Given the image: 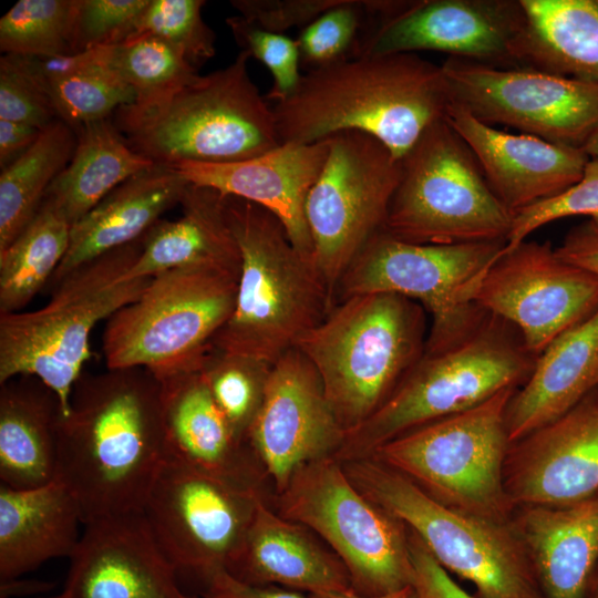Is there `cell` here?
<instances>
[{
    "instance_id": "cell-49",
    "label": "cell",
    "mask_w": 598,
    "mask_h": 598,
    "mask_svg": "<svg viewBox=\"0 0 598 598\" xmlns=\"http://www.w3.org/2000/svg\"><path fill=\"white\" fill-rule=\"evenodd\" d=\"M555 250L563 260L598 277V224L592 219L571 228Z\"/></svg>"
},
{
    "instance_id": "cell-54",
    "label": "cell",
    "mask_w": 598,
    "mask_h": 598,
    "mask_svg": "<svg viewBox=\"0 0 598 598\" xmlns=\"http://www.w3.org/2000/svg\"><path fill=\"white\" fill-rule=\"evenodd\" d=\"M585 598H598V567L589 582Z\"/></svg>"
},
{
    "instance_id": "cell-1",
    "label": "cell",
    "mask_w": 598,
    "mask_h": 598,
    "mask_svg": "<svg viewBox=\"0 0 598 598\" xmlns=\"http://www.w3.org/2000/svg\"><path fill=\"white\" fill-rule=\"evenodd\" d=\"M168 457L161 383L151 372L79 378L59 421L55 481L75 498L83 525L142 512Z\"/></svg>"
},
{
    "instance_id": "cell-52",
    "label": "cell",
    "mask_w": 598,
    "mask_h": 598,
    "mask_svg": "<svg viewBox=\"0 0 598 598\" xmlns=\"http://www.w3.org/2000/svg\"><path fill=\"white\" fill-rule=\"evenodd\" d=\"M310 598H421L419 592L413 586H408L398 591L381 595V596H361L354 592L352 589L346 591H336V592H320L308 595Z\"/></svg>"
},
{
    "instance_id": "cell-32",
    "label": "cell",
    "mask_w": 598,
    "mask_h": 598,
    "mask_svg": "<svg viewBox=\"0 0 598 598\" xmlns=\"http://www.w3.org/2000/svg\"><path fill=\"white\" fill-rule=\"evenodd\" d=\"M514 62L598 84V0H519Z\"/></svg>"
},
{
    "instance_id": "cell-53",
    "label": "cell",
    "mask_w": 598,
    "mask_h": 598,
    "mask_svg": "<svg viewBox=\"0 0 598 598\" xmlns=\"http://www.w3.org/2000/svg\"><path fill=\"white\" fill-rule=\"evenodd\" d=\"M581 148L589 158H598V130L588 138Z\"/></svg>"
},
{
    "instance_id": "cell-24",
    "label": "cell",
    "mask_w": 598,
    "mask_h": 598,
    "mask_svg": "<svg viewBox=\"0 0 598 598\" xmlns=\"http://www.w3.org/2000/svg\"><path fill=\"white\" fill-rule=\"evenodd\" d=\"M159 383L169 457L230 483L260 488L261 472L247 442L233 431L200 371Z\"/></svg>"
},
{
    "instance_id": "cell-34",
    "label": "cell",
    "mask_w": 598,
    "mask_h": 598,
    "mask_svg": "<svg viewBox=\"0 0 598 598\" xmlns=\"http://www.w3.org/2000/svg\"><path fill=\"white\" fill-rule=\"evenodd\" d=\"M75 134L74 154L45 195L72 225L123 182L155 164L135 152L110 118Z\"/></svg>"
},
{
    "instance_id": "cell-39",
    "label": "cell",
    "mask_w": 598,
    "mask_h": 598,
    "mask_svg": "<svg viewBox=\"0 0 598 598\" xmlns=\"http://www.w3.org/2000/svg\"><path fill=\"white\" fill-rule=\"evenodd\" d=\"M111 47L115 70L135 92L134 106L153 104L197 75L179 51L157 37L138 34Z\"/></svg>"
},
{
    "instance_id": "cell-7",
    "label": "cell",
    "mask_w": 598,
    "mask_h": 598,
    "mask_svg": "<svg viewBox=\"0 0 598 598\" xmlns=\"http://www.w3.org/2000/svg\"><path fill=\"white\" fill-rule=\"evenodd\" d=\"M142 238L81 266L51 290L40 309L0 315V384L33 377L56 395L62 416L91 358L90 334L134 301L152 278H128Z\"/></svg>"
},
{
    "instance_id": "cell-13",
    "label": "cell",
    "mask_w": 598,
    "mask_h": 598,
    "mask_svg": "<svg viewBox=\"0 0 598 598\" xmlns=\"http://www.w3.org/2000/svg\"><path fill=\"white\" fill-rule=\"evenodd\" d=\"M277 507L324 540L354 592L372 597L412 586L408 527L363 495L334 456L301 466L278 493Z\"/></svg>"
},
{
    "instance_id": "cell-47",
    "label": "cell",
    "mask_w": 598,
    "mask_h": 598,
    "mask_svg": "<svg viewBox=\"0 0 598 598\" xmlns=\"http://www.w3.org/2000/svg\"><path fill=\"white\" fill-rule=\"evenodd\" d=\"M409 549L413 566L412 586L421 598H478L457 585L411 530Z\"/></svg>"
},
{
    "instance_id": "cell-23",
    "label": "cell",
    "mask_w": 598,
    "mask_h": 598,
    "mask_svg": "<svg viewBox=\"0 0 598 598\" xmlns=\"http://www.w3.org/2000/svg\"><path fill=\"white\" fill-rule=\"evenodd\" d=\"M445 120L470 147L487 184L513 215L577 183L589 159L580 147L497 130L454 103Z\"/></svg>"
},
{
    "instance_id": "cell-3",
    "label": "cell",
    "mask_w": 598,
    "mask_h": 598,
    "mask_svg": "<svg viewBox=\"0 0 598 598\" xmlns=\"http://www.w3.org/2000/svg\"><path fill=\"white\" fill-rule=\"evenodd\" d=\"M240 252L234 311L213 347L274 364L334 306L313 261L291 243L281 221L251 202L225 196Z\"/></svg>"
},
{
    "instance_id": "cell-37",
    "label": "cell",
    "mask_w": 598,
    "mask_h": 598,
    "mask_svg": "<svg viewBox=\"0 0 598 598\" xmlns=\"http://www.w3.org/2000/svg\"><path fill=\"white\" fill-rule=\"evenodd\" d=\"M78 0H20L0 20L4 54H74Z\"/></svg>"
},
{
    "instance_id": "cell-42",
    "label": "cell",
    "mask_w": 598,
    "mask_h": 598,
    "mask_svg": "<svg viewBox=\"0 0 598 598\" xmlns=\"http://www.w3.org/2000/svg\"><path fill=\"white\" fill-rule=\"evenodd\" d=\"M571 216H589L598 224V158H589L581 178L567 189L515 213L504 249L516 247L546 224Z\"/></svg>"
},
{
    "instance_id": "cell-38",
    "label": "cell",
    "mask_w": 598,
    "mask_h": 598,
    "mask_svg": "<svg viewBox=\"0 0 598 598\" xmlns=\"http://www.w3.org/2000/svg\"><path fill=\"white\" fill-rule=\"evenodd\" d=\"M271 365L212 347L199 369L216 404L244 442L261 406Z\"/></svg>"
},
{
    "instance_id": "cell-4",
    "label": "cell",
    "mask_w": 598,
    "mask_h": 598,
    "mask_svg": "<svg viewBox=\"0 0 598 598\" xmlns=\"http://www.w3.org/2000/svg\"><path fill=\"white\" fill-rule=\"evenodd\" d=\"M240 50L227 66L196 75L166 97L115 112L127 144L154 163H227L261 155L280 142L272 109L248 72Z\"/></svg>"
},
{
    "instance_id": "cell-6",
    "label": "cell",
    "mask_w": 598,
    "mask_h": 598,
    "mask_svg": "<svg viewBox=\"0 0 598 598\" xmlns=\"http://www.w3.org/2000/svg\"><path fill=\"white\" fill-rule=\"evenodd\" d=\"M536 359L512 324L486 313L463 339L424 351L385 402L346 433L333 456L340 462L369 457L413 429L471 409L504 389H518Z\"/></svg>"
},
{
    "instance_id": "cell-22",
    "label": "cell",
    "mask_w": 598,
    "mask_h": 598,
    "mask_svg": "<svg viewBox=\"0 0 598 598\" xmlns=\"http://www.w3.org/2000/svg\"><path fill=\"white\" fill-rule=\"evenodd\" d=\"M328 153L329 138H324L311 144L280 143L261 155L243 161L182 162L169 166L189 184L269 210L281 221L293 246L312 260L306 203Z\"/></svg>"
},
{
    "instance_id": "cell-2",
    "label": "cell",
    "mask_w": 598,
    "mask_h": 598,
    "mask_svg": "<svg viewBox=\"0 0 598 598\" xmlns=\"http://www.w3.org/2000/svg\"><path fill=\"white\" fill-rule=\"evenodd\" d=\"M450 104L442 65L416 53H389L308 70L271 109L280 143L311 144L359 131L402 159L429 126L445 118Z\"/></svg>"
},
{
    "instance_id": "cell-12",
    "label": "cell",
    "mask_w": 598,
    "mask_h": 598,
    "mask_svg": "<svg viewBox=\"0 0 598 598\" xmlns=\"http://www.w3.org/2000/svg\"><path fill=\"white\" fill-rule=\"evenodd\" d=\"M505 240L453 245L412 244L377 234L350 265L336 302L386 292L421 305L432 317L424 351L442 350L472 332L486 311L475 301Z\"/></svg>"
},
{
    "instance_id": "cell-44",
    "label": "cell",
    "mask_w": 598,
    "mask_h": 598,
    "mask_svg": "<svg viewBox=\"0 0 598 598\" xmlns=\"http://www.w3.org/2000/svg\"><path fill=\"white\" fill-rule=\"evenodd\" d=\"M0 120L39 130L59 120L50 95L23 56L4 54L0 59Z\"/></svg>"
},
{
    "instance_id": "cell-51",
    "label": "cell",
    "mask_w": 598,
    "mask_h": 598,
    "mask_svg": "<svg viewBox=\"0 0 598 598\" xmlns=\"http://www.w3.org/2000/svg\"><path fill=\"white\" fill-rule=\"evenodd\" d=\"M54 584L39 579L14 578L0 581V598H17L45 594L52 590Z\"/></svg>"
},
{
    "instance_id": "cell-33",
    "label": "cell",
    "mask_w": 598,
    "mask_h": 598,
    "mask_svg": "<svg viewBox=\"0 0 598 598\" xmlns=\"http://www.w3.org/2000/svg\"><path fill=\"white\" fill-rule=\"evenodd\" d=\"M23 59L50 95L58 118L74 132L86 124L109 120L120 107L135 101L134 90L113 65L112 47Z\"/></svg>"
},
{
    "instance_id": "cell-19",
    "label": "cell",
    "mask_w": 598,
    "mask_h": 598,
    "mask_svg": "<svg viewBox=\"0 0 598 598\" xmlns=\"http://www.w3.org/2000/svg\"><path fill=\"white\" fill-rule=\"evenodd\" d=\"M344 436L312 364L297 348L283 353L246 437L260 472L278 494L301 466L333 456Z\"/></svg>"
},
{
    "instance_id": "cell-15",
    "label": "cell",
    "mask_w": 598,
    "mask_h": 598,
    "mask_svg": "<svg viewBox=\"0 0 598 598\" xmlns=\"http://www.w3.org/2000/svg\"><path fill=\"white\" fill-rule=\"evenodd\" d=\"M261 497L260 488L230 483L168 457L143 513L176 570L207 580L227 569L238 554Z\"/></svg>"
},
{
    "instance_id": "cell-36",
    "label": "cell",
    "mask_w": 598,
    "mask_h": 598,
    "mask_svg": "<svg viewBox=\"0 0 598 598\" xmlns=\"http://www.w3.org/2000/svg\"><path fill=\"white\" fill-rule=\"evenodd\" d=\"M72 224L45 197L21 234L0 251V315L22 309L48 287L70 244Z\"/></svg>"
},
{
    "instance_id": "cell-16",
    "label": "cell",
    "mask_w": 598,
    "mask_h": 598,
    "mask_svg": "<svg viewBox=\"0 0 598 598\" xmlns=\"http://www.w3.org/2000/svg\"><path fill=\"white\" fill-rule=\"evenodd\" d=\"M442 69L451 103L488 125L580 148L598 130L596 83L451 56Z\"/></svg>"
},
{
    "instance_id": "cell-48",
    "label": "cell",
    "mask_w": 598,
    "mask_h": 598,
    "mask_svg": "<svg viewBox=\"0 0 598 598\" xmlns=\"http://www.w3.org/2000/svg\"><path fill=\"white\" fill-rule=\"evenodd\" d=\"M206 582L203 598H310L278 586L248 584L226 569L214 573Z\"/></svg>"
},
{
    "instance_id": "cell-17",
    "label": "cell",
    "mask_w": 598,
    "mask_h": 598,
    "mask_svg": "<svg viewBox=\"0 0 598 598\" xmlns=\"http://www.w3.org/2000/svg\"><path fill=\"white\" fill-rule=\"evenodd\" d=\"M512 324L538 357L560 333L598 308V277L563 260L548 241L503 249L475 298Z\"/></svg>"
},
{
    "instance_id": "cell-43",
    "label": "cell",
    "mask_w": 598,
    "mask_h": 598,
    "mask_svg": "<svg viewBox=\"0 0 598 598\" xmlns=\"http://www.w3.org/2000/svg\"><path fill=\"white\" fill-rule=\"evenodd\" d=\"M226 23L241 50L260 61L271 73L274 84L266 99L277 102L289 96L301 78L297 40L260 28L241 16L229 17Z\"/></svg>"
},
{
    "instance_id": "cell-10",
    "label": "cell",
    "mask_w": 598,
    "mask_h": 598,
    "mask_svg": "<svg viewBox=\"0 0 598 598\" xmlns=\"http://www.w3.org/2000/svg\"><path fill=\"white\" fill-rule=\"evenodd\" d=\"M504 389L462 412L413 429L371 456L406 476L441 504L482 518L509 522L515 506L504 486L511 445Z\"/></svg>"
},
{
    "instance_id": "cell-28",
    "label": "cell",
    "mask_w": 598,
    "mask_h": 598,
    "mask_svg": "<svg viewBox=\"0 0 598 598\" xmlns=\"http://www.w3.org/2000/svg\"><path fill=\"white\" fill-rule=\"evenodd\" d=\"M598 385V308L537 357L512 395L506 426L513 443L564 414Z\"/></svg>"
},
{
    "instance_id": "cell-29",
    "label": "cell",
    "mask_w": 598,
    "mask_h": 598,
    "mask_svg": "<svg viewBox=\"0 0 598 598\" xmlns=\"http://www.w3.org/2000/svg\"><path fill=\"white\" fill-rule=\"evenodd\" d=\"M83 524L75 498L59 482L14 489L0 485V581L43 563L70 558Z\"/></svg>"
},
{
    "instance_id": "cell-9",
    "label": "cell",
    "mask_w": 598,
    "mask_h": 598,
    "mask_svg": "<svg viewBox=\"0 0 598 598\" xmlns=\"http://www.w3.org/2000/svg\"><path fill=\"white\" fill-rule=\"evenodd\" d=\"M369 499L399 518L448 573L472 582L478 598H544L512 520L447 507L374 457L341 462Z\"/></svg>"
},
{
    "instance_id": "cell-30",
    "label": "cell",
    "mask_w": 598,
    "mask_h": 598,
    "mask_svg": "<svg viewBox=\"0 0 598 598\" xmlns=\"http://www.w3.org/2000/svg\"><path fill=\"white\" fill-rule=\"evenodd\" d=\"M62 415L52 390L33 377L0 384V480L14 489L55 481Z\"/></svg>"
},
{
    "instance_id": "cell-40",
    "label": "cell",
    "mask_w": 598,
    "mask_h": 598,
    "mask_svg": "<svg viewBox=\"0 0 598 598\" xmlns=\"http://www.w3.org/2000/svg\"><path fill=\"white\" fill-rule=\"evenodd\" d=\"M205 3L203 0H150L133 37H157L197 68L215 54V33L202 16Z\"/></svg>"
},
{
    "instance_id": "cell-25",
    "label": "cell",
    "mask_w": 598,
    "mask_h": 598,
    "mask_svg": "<svg viewBox=\"0 0 598 598\" xmlns=\"http://www.w3.org/2000/svg\"><path fill=\"white\" fill-rule=\"evenodd\" d=\"M308 530L270 509L261 497L243 545L226 570L248 584L281 586L308 595L350 590L343 563Z\"/></svg>"
},
{
    "instance_id": "cell-57",
    "label": "cell",
    "mask_w": 598,
    "mask_h": 598,
    "mask_svg": "<svg viewBox=\"0 0 598 598\" xmlns=\"http://www.w3.org/2000/svg\"><path fill=\"white\" fill-rule=\"evenodd\" d=\"M182 598H193V597H189V596H186V595H183Z\"/></svg>"
},
{
    "instance_id": "cell-31",
    "label": "cell",
    "mask_w": 598,
    "mask_h": 598,
    "mask_svg": "<svg viewBox=\"0 0 598 598\" xmlns=\"http://www.w3.org/2000/svg\"><path fill=\"white\" fill-rule=\"evenodd\" d=\"M182 216L159 219L142 237L141 252L128 278H153L164 271L199 265L240 268V252L229 227L225 196L188 184Z\"/></svg>"
},
{
    "instance_id": "cell-21",
    "label": "cell",
    "mask_w": 598,
    "mask_h": 598,
    "mask_svg": "<svg viewBox=\"0 0 598 598\" xmlns=\"http://www.w3.org/2000/svg\"><path fill=\"white\" fill-rule=\"evenodd\" d=\"M64 591L71 598H182L176 568L142 512L84 524Z\"/></svg>"
},
{
    "instance_id": "cell-45",
    "label": "cell",
    "mask_w": 598,
    "mask_h": 598,
    "mask_svg": "<svg viewBox=\"0 0 598 598\" xmlns=\"http://www.w3.org/2000/svg\"><path fill=\"white\" fill-rule=\"evenodd\" d=\"M150 0H78L74 51L118 45L135 34Z\"/></svg>"
},
{
    "instance_id": "cell-50",
    "label": "cell",
    "mask_w": 598,
    "mask_h": 598,
    "mask_svg": "<svg viewBox=\"0 0 598 598\" xmlns=\"http://www.w3.org/2000/svg\"><path fill=\"white\" fill-rule=\"evenodd\" d=\"M41 131L24 123L0 120L1 169L22 155L37 141Z\"/></svg>"
},
{
    "instance_id": "cell-18",
    "label": "cell",
    "mask_w": 598,
    "mask_h": 598,
    "mask_svg": "<svg viewBox=\"0 0 598 598\" xmlns=\"http://www.w3.org/2000/svg\"><path fill=\"white\" fill-rule=\"evenodd\" d=\"M523 27L519 0L401 1L392 14L373 21L351 58L437 51L502 66L514 62Z\"/></svg>"
},
{
    "instance_id": "cell-20",
    "label": "cell",
    "mask_w": 598,
    "mask_h": 598,
    "mask_svg": "<svg viewBox=\"0 0 598 598\" xmlns=\"http://www.w3.org/2000/svg\"><path fill=\"white\" fill-rule=\"evenodd\" d=\"M511 503L563 506L598 493V385L560 416L511 443Z\"/></svg>"
},
{
    "instance_id": "cell-27",
    "label": "cell",
    "mask_w": 598,
    "mask_h": 598,
    "mask_svg": "<svg viewBox=\"0 0 598 598\" xmlns=\"http://www.w3.org/2000/svg\"><path fill=\"white\" fill-rule=\"evenodd\" d=\"M188 184L175 168L158 163L123 182L72 225L68 251L48 288L89 261L141 239L166 210L179 205Z\"/></svg>"
},
{
    "instance_id": "cell-11",
    "label": "cell",
    "mask_w": 598,
    "mask_h": 598,
    "mask_svg": "<svg viewBox=\"0 0 598 598\" xmlns=\"http://www.w3.org/2000/svg\"><path fill=\"white\" fill-rule=\"evenodd\" d=\"M401 162L382 231L412 244L506 240L513 214L445 118L429 126Z\"/></svg>"
},
{
    "instance_id": "cell-35",
    "label": "cell",
    "mask_w": 598,
    "mask_h": 598,
    "mask_svg": "<svg viewBox=\"0 0 598 598\" xmlns=\"http://www.w3.org/2000/svg\"><path fill=\"white\" fill-rule=\"evenodd\" d=\"M75 132L61 120L43 128L37 141L0 174V251L30 224L45 195L71 161Z\"/></svg>"
},
{
    "instance_id": "cell-14",
    "label": "cell",
    "mask_w": 598,
    "mask_h": 598,
    "mask_svg": "<svg viewBox=\"0 0 598 598\" xmlns=\"http://www.w3.org/2000/svg\"><path fill=\"white\" fill-rule=\"evenodd\" d=\"M329 153L306 203L312 261L336 305L338 285L367 244L383 230L402 162L359 131L329 137Z\"/></svg>"
},
{
    "instance_id": "cell-8",
    "label": "cell",
    "mask_w": 598,
    "mask_h": 598,
    "mask_svg": "<svg viewBox=\"0 0 598 598\" xmlns=\"http://www.w3.org/2000/svg\"><path fill=\"white\" fill-rule=\"evenodd\" d=\"M240 268L199 265L154 276L106 320L107 369L142 368L157 380L197 371L230 318Z\"/></svg>"
},
{
    "instance_id": "cell-56",
    "label": "cell",
    "mask_w": 598,
    "mask_h": 598,
    "mask_svg": "<svg viewBox=\"0 0 598 598\" xmlns=\"http://www.w3.org/2000/svg\"><path fill=\"white\" fill-rule=\"evenodd\" d=\"M38 598H58V595H55V596H50V597H38Z\"/></svg>"
},
{
    "instance_id": "cell-46",
    "label": "cell",
    "mask_w": 598,
    "mask_h": 598,
    "mask_svg": "<svg viewBox=\"0 0 598 598\" xmlns=\"http://www.w3.org/2000/svg\"><path fill=\"white\" fill-rule=\"evenodd\" d=\"M342 0H234L231 6L243 18L266 30L283 33L308 25Z\"/></svg>"
},
{
    "instance_id": "cell-26",
    "label": "cell",
    "mask_w": 598,
    "mask_h": 598,
    "mask_svg": "<svg viewBox=\"0 0 598 598\" xmlns=\"http://www.w3.org/2000/svg\"><path fill=\"white\" fill-rule=\"evenodd\" d=\"M511 520L544 598H585L598 567V493L563 506H517Z\"/></svg>"
},
{
    "instance_id": "cell-41",
    "label": "cell",
    "mask_w": 598,
    "mask_h": 598,
    "mask_svg": "<svg viewBox=\"0 0 598 598\" xmlns=\"http://www.w3.org/2000/svg\"><path fill=\"white\" fill-rule=\"evenodd\" d=\"M368 22L367 1L342 0L302 29L300 63L311 70L351 58Z\"/></svg>"
},
{
    "instance_id": "cell-5",
    "label": "cell",
    "mask_w": 598,
    "mask_h": 598,
    "mask_svg": "<svg viewBox=\"0 0 598 598\" xmlns=\"http://www.w3.org/2000/svg\"><path fill=\"white\" fill-rule=\"evenodd\" d=\"M424 311L394 293L352 296L336 302L297 343L346 433L371 416L422 357Z\"/></svg>"
},
{
    "instance_id": "cell-55",
    "label": "cell",
    "mask_w": 598,
    "mask_h": 598,
    "mask_svg": "<svg viewBox=\"0 0 598 598\" xmlns=\"http://www.w3.org/2000/svg\"><path fill=\"white\" fill-rule=\"evenodd\" d=\"M58 598H71L64 590L58 595Z\"/></svg>"
}]
</instances>
